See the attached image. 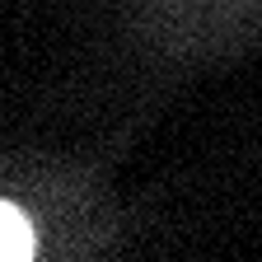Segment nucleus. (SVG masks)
<instances>
[{
    "mask_svg": "<svg viewBox=\"0 0 262 262\" xmlns=\"http://www.w3.org/2000/svg\"><path fill=\"white\" fill-rule=\"evenodd\" d=\"M33 225L10 206V202H0V262H24L33 257Z\"/></svg>",
    "mask_w": 262,
    "mask_h": 262,
    "instance_id": "f257e3e1",
    "label": "nucleus"
}]
</instances>
